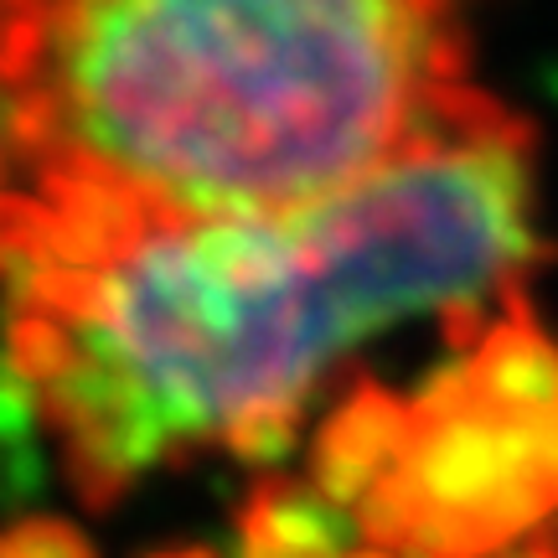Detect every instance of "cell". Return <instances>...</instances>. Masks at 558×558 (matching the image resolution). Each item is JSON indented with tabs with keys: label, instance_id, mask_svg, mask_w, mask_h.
Instances as JSON below:
<instances>
[{
	"label": "cell",
	"instance_id": "2",
	"mask_svg": "<svg viewBox=\"0 0 558 558\" xmlns=\"http://www.w3.org/2000/svg\"><path fill=\"white\" fill-rule=\"evenodd\" d=\"M0 114L5 254L311 207L507 120L460 0H0Z\"/></svg>",
	"mask_w": 558,
	"mask_h": 558
},
{
	"label": "cell",
	"instance_id": "3",
	"mask_svg": "<svg viewBox=\"0 0 558 558\" xmlns=\"http://www.w3.org/2000/svg\"><path fill=\"white\" fill-rule=\"evenodd\" d=\"M16 156H11V135H5V114H0V248H5V222H11V202H16Z\"/></svg>",
	"mask_w": 558,
	"mask_h": 558
},
{
	"label": "cell",
	"instance_id": "1",
	"mask_svg": "<svg viewBox=\"0 0 558 558\" xmlns=\"http://www.w3.org/2000/svg\"><path fill=\"white\" fill-rule=\"evenodd\" d=\"M543 259L533 130L507 114L341 197L21 239L5 367L94 507L202 456H264L403 326L486 337Z\"/></svg>",
	"mask_w": 558,
	"mask_h": 558
}]
</instances>
